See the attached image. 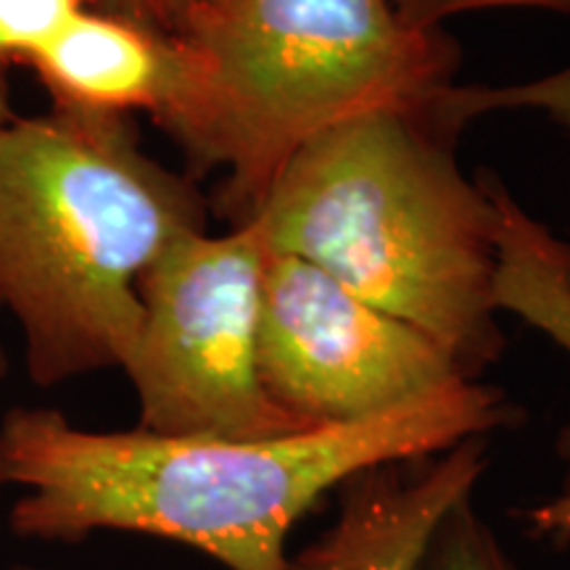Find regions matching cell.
Masks as SVG:
<instances>
[{
  "mask_svg": "<svg viewBox=\"0 0 570 570\" xmlns=\"http://www.w3.org/2000/svg\"><path fill=\"white\" fill-rule=\"evenodd\" d=\"M512 423L499 391L460 381L360 423L277 439L90 431L48 407H17L0 452L21 494L19 539L77 541L98 531L159 537L227 570H288V537L304 515L365 470L433 458Z\"/></svg>",
  "mask_w": 570,
  "mask_h": 570,
  "instance_id": "cell-1",
  "label": "cell"
},
{
  "mask_svg": "<svg viewBox=\"0 0 570 570\" xmlns=\"http://www.w3.org/2000/svg\"><path fill=\"white\" fill-rule=\"evenodd\" d=\"M431 109L373 111L291 156L248 219L291 254L417 327L475 377L502 348L497 206Z\"/></svg>",
  "mask_w": 570,
  "mask_h": 570,
  "instance_id": "cell-2",
  "label": "cell"
},
{
  "mask_svg": "<svg viewBox=\"0 0 570 570\" xmlns=\"http://www.w3.org/2000/svg\"><path fill=\"white\" fill-rule=\"evenodd\" d=\"M194 230V185L142 151L127 117L53 106L0 122V312L35 386L122 370L142 277Z\"/></svg>",
  "mask_w": 570,
  "mask_h": 570,
  "instance_id": "cell-3",
  "label": "cell"
},
{
  "mask_svg": "<svg viewBox=\"0 0 570 570\" xmlns=\"http://www.w3.org/2000/svg\"><path fill=\"white\" fill-rule=\"evenodd\" d=\"M175 38L183 80L159 125L198 169H225L235 225L306 142L373 111L431 109L458 67L444 30L407 24L391 0H217Z\"/></svg>",
  "mask_w": 570,
  "mask_h": 570,
  "instance_id": "cell-4",
  "label": "cell"
},
{
  "mask_svg": "<svg viewBox=\"0 0 570 570\" xmlns=\"http://www.w3.org/2000/svg\"><path fill=\"white\" fill-rule=\"evenodd\" d=\"M267 246L254 219L185 233L140 283V327L125 362L138 428L164 436L277 439L306 431L259 375Z\"/></svg>",
  "mask_w": 570,
  "mask_h": 570,
  "instance_id": "cell-5",
  "label": "cell"
},
{
  "mask_svg": "<svg viewBox=\"0 0 570 570\" xmlns=\"http://www.w3.org/2000/svg\"><path fill=\"white\" fill-rule=\"evenodd\" d=\"M259 375L267 394L309 428L360 423L475 381L417 327L277 252H267L262 277Z\"/></svg>",
  "mask_w": 570,
  "mask_h": 570,
  "instance_id": "cell-6",
  "label": "cell"
},
{
  "mask_svg": "<svg viewBox=\"0 0 570 570\" xmlns=\"http://www.w3.org/2000/svg\"><path fill=\"white\" fill-rule=\"evenodd\" d=\"M487 465V436H479L354 475L338 489L331 529L288 570H415L441 518L473 497Z\"/></svg>",
  "mask_w": 570,
  "mask_h": 570,
  "instance_id": "cell-7",
  "label": "cell"
},
{
  "mask_svg": "<svg viewBox=\"0 0 570 570\" xmlns=\"http://www.w3.org/2000/svg\"><path fill=\"white\" fill-rule=\"evenodd\" d=\"M30 67L53 106L114 117L146 111L159 122L180 90L183 48L175 35L85 6Z\"/></svg>",
  "mask_w": 570,
  "mask_h": 570,
  "instance_id": "cell-8",
  "label": "cell"
},
{
  "mask_svg": "<svg viewBox=\"0 0 570 570\" xmlns=\"http://www.w3.org/2000/svg\"><path fill=\"white\" fill-rule=\"evenodd\" d=\"M497 206L494 302L552 338L570 356V244L533 219L502 183L487 177ZM560 458L568 465L566 489L520 512L529 537L552 547L570 544V425L560 433Z\"/></svg>",
  "mask_w": 570,
  "mask_h": 570,
  "instance_id": "cell-9",
  "label": "cell"
},
{
  "mask_svg": "<svg viewBox=\"0 0 570 570\" xmlns=\"http://www.w3.org/2000/svg\"><path fill=\"white\" fill-rule=\"evenodd\" d=\"M541 111L570 135V63L552 75L515 85H449L433 104V114L446 130L458 132L470 119L489 111Z\"/></svg>",
  "mask_w": 570,
  "mask_h": 570,
  "instance_id": "cell-10",
  "label": "cell"
},
{
  "mask_svg": "<svg viewBox=\"0 0 570 570\" xmlns=\"http://www.w3.org/2000/svg\"><path fill=\"white\" fill-rule=\"evenodd\" d=\"M415 570H520L497 533L473 508V497L462 499L441 518L428 539Z\"/></svg>",
  "mask_w": 570,
  "mask_h": 570,
  "instance_id": "cell-11",
  "label": "cell"
},
{
  "mask_svg": "<svg viewBox=\"0 0 570 570\" xmlns=\"http://www.w3.org/2000/svg\"><path fill=\"white\" fill-rule=\"evenodd\" d=\"M85 9V0H0V71L27 61Z\"/></svg>",
  "mask_w": 570,
  "mask_h": 570,
  "instance_id": "cell-12",
  "label": "cell"
},
{
  "mask_svg": "<svg viewBox=\"0 0 570 570\" xmlns=\"http://www.w3.org/2000/svg\"><path fill=\"white\" fill-rule=\"evenodd\" d=\"M407 24L417 30H441L449 17L481 9H502V6H525V9H547L570 17V0H391Z\"/></svg>",
  "mask_w": 570,
  "mask_h": 570,
  "instance_id": "cell-13",
  "label": "cell"
},
{
  "mask_svg": "<svg viewBox=\"0 0 570 570\" xmlns=\"http://www.w3.org/2000/svg\"><path fill=\"white\" fill-rule=\"evenodd\" d=\"M98 3L101 11L135 19L164 35H180L217 0H98Z\"/></svg>",
  "mask_w": 570,
  "mask_h": 570,
  "instance_id": "cell-14",
  "label": "cell"
},
{
  "mask_svg": "<svg viewBox=\"0 0 570 570\" xmlns=\"http://www.w3.org/2000/svg\"><path fill=\"white\" fill-rule=\"evenodd\" d=\"M13 117L11 106H9V96H6V85H3V71H0V122Z\"/></svg>",
  "mask_w": 570,
  "mask_h": 570,
  "instance_id": "cell-15",
  "label": "cell"
},
{
  "mask_svg": "<svg viewBox=\"0 0 570 570\" xmlns=\"http://www.w3.org/2000/svg\"><path fill=\"white\" fill-rule=\"evenodd\" d=\"M11 481H9V470H6V460H3V452H0V494H3V489H9Z\"/></svg>",
  "mask_w": 570,
  "mask_h": 570,
  "instance_id": "cell-16",
  "label": "cell"
},
{
  "mask_svg": "<svg viewBox=\"0 0 570 570\" xmlns=\"http://www.w3.org/2000/svg\"><path fill=\"white\" fill-rule=\"evenodd\" d=\"M6 375H9V356H6L3 341H0V383L6 381Z\"/></svg>",
  "mask_w": 570,
  "mask_h": 570,
  "instance_id": "cell-17",
  "label": "cell"
},
{
  "mask_svg": "<svg viewBox=\"0 0 570 570\" xmlns=\"http://www.w3.org/2000/svg\"><path fill=\"white\" fill-rule=\"evenodd\" d=\"M9 570H48V568H35V566H11Z\"/></svg>",
  "mask_w": 570,
  "mask_h": 570,
  "instance_id": "cell-18",
  "label": "cell"
}]
</instances>
